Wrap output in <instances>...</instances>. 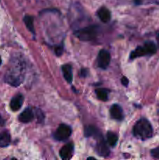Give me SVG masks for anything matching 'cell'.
I'll use <instances>...</instances> for the list:
<instances>
[{"label":"cell","instance_id":"6da1fadb","mask_svg":"<svg viewBox=\"0 0 159 160\" xmlns=\"http://www.w3.org/2000/svg\"><path fill=\"white\" fill-rule=\"evenodd\" d=\"M132 132L135 137L141 140H147L152 137L153 129L152 126L146 119H140L134 125Z\"/></svg>","mask_w":159,"mask_h":160},{"label":"cell","instance_id":"7a4b0ae2","mask_svg":"<svg viewBox=\"0 0 159 160\" xmlns=\"http://www.w3.org/2000/svg\"><path fill=\"white\" fill-rule=\"evenodd\" d=\"M98 27L90 25L86 28L79 29L74 32L75 36L81 41H92L96 38L98 35Z\"/></svg>","mask_w":159,"mask_h":160},{"label":"cell","instance_id":"3957f363","mask_svg":"<svg viewBox=\"0 0 159 160\" xmlns=\"http://www.w3.org/2000/svg\"><path fill=\"white\" fill-rule=\"evenodd\" d=\"M157 52V46L153 42H146L143 46H139L132 52L130 55V59L140 57L146 55H153Z\"/></svg>","mask_w":159,"mask_h":160},{"label":"cell","instance_id":"277c9868","mask_svg":"<svg viewBox=\"0 0 159 160\" xmlns=\"http://www.w3.org/2000/svg\"><path fill=\"white\" fill-rule=\"evenodd\" d=\"M22 75V67H17L10 70V71L6 73V81L12 86H19L23 81Z\"/></svg>","mask_w":159,"mask_h":160},{"label":"cell","instance_id":"5b68a950","mask_svg":"<svg viewBox=\"0 0 159 160\" xmlns=\"http://www.w3.org/2000/svg\"><path fill=\"white\" fill-rule=\"evenodd\" d=\"M72 134V130L70 126L66 124H61L54 134V138L57 141L63 142L66 141Z\"/></svg>","mask_w":159,"mask_h":160},{"label":"cell","instance_id":"8992f818","mask_svg":"<svg viewBox=\"0 0 159 160\" xmlns=\"http://www.w3.org/2000/svg\"><path fill=\"white\" fill-rule=\"evenodd\" d=\"M110 53L105 49H101L98 56V66L101 69H106L110 63Z\"/></svg>","mask_w":159,"mask_h":160},{"label":"cell","instance_id":"52a82bcc","mask_svg":"<svg viewBox=\"0 0 159 160\" xmlns=\"http://www.w3.org/2000/svg\"><path fill=\"white\" fill-rule=\"evenodd\" d=\"M96 152L101 156H107L109 154V149L102 138L98 139L96 145Z\"/></svg>","mask_w":159,"mask_h":160},{"label":"cell","instance_id":"ba28073f","mask_svg":"<svg viewBox=\"0 0 159 160\" xmlns=\"http://www.w3.org/2000/svg\"><path fill=\"white\" fill-rule=\"evenodd\" d=\"M34 118V114L33 112L32 109L26 108L20 116H19V120L22 123H29V122L32 121Z\"/></svg>","mask_w":159,"mask_h":160},{"label":"cell","instance_id":"9c48e42d","mask_svg":"<svg viewBox=\"0 0 159 160\" xmlns=\"http://www.w3.org/2000/svg\"><path fill=\"white\" fill-rule=\"evenodd\" d=\"M73 144H67V145H64L62 148H61L60 152H59V155L60 157L62 159H69L71 158L72 154H73Z\"/></svg>","mask_w":159,"mask_h":160},{"label":"cell","instance_id":"30bf717a","mask_svg":"<svg viewBox=\"0 0 159 160\" xmlns=\"http://www.w3.org/2000/svg\"><path fill=\"white\" fill-rule=\"evenodd\" d=\"M110 114L112 118L115 120H122L123 118V109H122L121 106H118V104L112 105L110 109Z\"/></svg>","mask_w":159,"mask_h":160},{"label":"cell","instance_id":"8fae6325","mask_svg":"<svg viewBox=\"0 0 159 160\" xmlns=\"http://www.w3.org/2000/svg\"><path fill=\"white\" fill-rule=\"evenodd\" d=\"M23 102V96L20 94L16 95L10 102V108L12 111H17L21 108Z\"/></svg>","mask_w":159,"mask_h":160},{"label":"cell","instance_id":"7c38bea8","mask_svg":"<svg viewBox=\"0 0 159 160\" xmlns=\"http://www.w3.org/2000/svg\"><path fill=\"white\" fill-rule=\"evenodd\" d=\"M98 15L103 23H108L111 20V12L106 7H101L98 9Z\"/></svg>","mask_w":159,"mask_h":160},{"label":"cell","instance_id":"4fadbf2b","mask_svg":"<svg viewBox=\"0 0 159 160\" xmlns=\"http://www.w3.org/2000/svg\"><path fill=\"white\" fill-rule=\"evenodd\" d=\"M62 71L65 81L69 83H72V81H73V70H72L71 66L69 65V64H65L62 67Z\"/></svg>","mask_w":159,"mask_h":160},{"label":"cell","instance_id":"5bb4252c","mask_svg":"<svg viewBox=\"0 0 159 160\" xmlns=\"http://www.w3.org/2000/svg\"><path fill=\"white\" fill-rule=\"evenodd\" d=\"M11 138L10 134L7 131H3L0 133V147L4 148L10 144Z\"/></svg>","mask_w":159,"mask_h":160},{"label":"cell","instance_id":"9a60e30c","mask_svg":"<svg viewBox=\"0 0 159 160\" xmlns=\"http://www.w3.org/2000/svg\"><path fill=\"white\" fill-rule=\"evenodd\" d=\"M23 21H24L25 24H26V28H28L31 32H32L33 34L35 33L34 31V18L31 16H25L24 18H23Z\"/></svg>","mask_w":159,"mask_h":160},{"label":"cell","instance_id":"2e32d148","mask_svg":"<svg viewBox=\"0 0 159 160\" xmlns=\"http://www.w3.org/2000/svg\"><path fill=\"white\" fill-rule=\"evenodd\" d=\"M96 95L98 99L101 101H107L108 97V92L104 88H98L96 90Z\"/></svg>","mask_w":159,"mask_h":160},{"label":"cell","instance_id":"e0dca14e","mask_svg":"<svg viewBox=\"0 0 159 160\" xmlns=\"http://www.w3.org/2000/svg\"><path fill=\"white\" fill-rule=\"evenodd\" d=\"M107 140L109 145L114 147L117 144V142H118V136L115 133L108 131L107 134Z\"/></svg>","mask_w":159,"mask_h":160},{"label":"cell","instance_id":"ac0fdd59","mask_svg":"<svg viewBox=\"0 0 159 160\" xmlns=\"http://www.w3.org/2000/svg\"><path fill=\"white\" fill-rule=\"evenodd\" d=\"M151 156H152L153 157L155 158V159H159V146L151 150Z\"/></svg>","mask_w":159,"mask_h":160},{"label":"cell","instance_id":"d6986e66","mask_svg":"<svg viewBox=\"0 0 159 160\" xmlns=\"http://www.w3.org/2000/svg\"><path fill=\"white\" fill-rule=\"evenodd\" d=\"M55 52L57 56H60L62 53V46H58L55 48Z\"/></svg>","mask_w":159,"mask_h":160},{"label":"cell","instance_id":"ffe728a7","mask_svg":"<svg viewBox=\"0 0 159 160\" xmlns=\"http://www.w3.org/2000/svg\"><path fill=\"white\" fill-rule=\"evenodd\" d=\"M121 81H122V84H123L124 86H126V87L128 85V84H129V81H128V79L126 78V77H123V78H122Z\"/></svg>","mask_w":159,"mask_h":160},{"label":"cell","instance_id":"44dd1931","mask_svg":"<svg viewBox=\"0 0 159 160\" xmlns=\"http://www.w3.org/2000/svg\"><path fill=\"white\" fill-rule=\"evenodd\" d=\"M87 70H86V69H83V70H81V72H80V75H81V76H82V77H86V76H87Z\"/></svg>","mask_w":159,"mask_h":160},{"label":"cell","instance_id":"7402d4cb","mask_svg":"<svg viewBox=\"0 0 159 160\" xmlns=\"http://www.w3.org/2000/svg\"><path fill=\"white\" fill-rule=\"evenodd\" d=\"M4 124H5V120H3L2 117L1 116H0V127L3 126V125H4Z\"/></svg>","mask_w":159,"mask_h":160},{"label":"cell","instance_id":"603a6c76","mask_svg":"<svg viewBox=\"0 0 159 160\" xmlns=\"http://www.w3.org/2000/svg\"><path fill=\"white\" fill-rule=\"evenodd\" d=\"M157 45H158V48H159V34L157 35Z\"/></svg>","mask_w":159,"mask_h":160},{"label":"cell","instance_id":"cb8c5ba5","mask_svg":"<svg viewBox=\"0 0 159 160\" xmlns=\"http://www.w3.org/2000/svg\"><path fill=\"white\" fill-rule=\"evenodd\" d=\"M1 63H2V59L1 57H0V65H1Z\"/></svg>","mask_w":159,"mask_h":160}]
</instances>
